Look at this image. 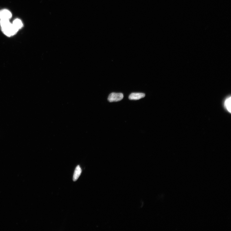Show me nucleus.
I'll list each match as a JSON object with an SVG mask.
<instances>
[{"label":"nucleus","instance_id":"obj_6","mask_svg":"<svg viewBox=\"0 0 231 231\" xmlns=\"http://www.w3.org/2000/svg\"><path fill=\"white\" fill-rule=\"evenodd\" d=\"M12 24L18 31L19 30V29L21 28L23 26V23L21 21L18 19L15 20Z\"/></svg>","mask_w":231,"mask_h":231},{"label":"nucleus","instance_id":"obj_2","mask_svg":"<svg viewBox=\"0 0 231 231\" xmlns=\"http://www.w3.org/2000/svg\"><path fill=\"white\" fill-rule=\"evenodd\" d=\"M123 97V94L121 93L112 92L109 95L108 100L110 102L118 101L121 100Z\"/></svg>","mask_w":231,"mask_h":231},{"label":"nucleus","instance_id":"obj_5","mask_svg":"<svg viewBox=\"0 0 231 231\" xmlns=\"http://www.w3.org/2000/svg\"><path fill=\"white\" fill-rule=\"evenodd\" d=\"M82 173V170L79 165L77 166L75 170L73 175V180L74 181H77Z\"/></svg>","mask_w":231,"mask_h":231},{"label":"nucleus","instance_id":"obj_1","mask_svg":"<svg viewBox=\"0 0 231 231\" xmlns=\"http://www.w3.org/2000/svg\"><path fill=\"white\" fill-rule=\"evenodd\" d=\"M2 29L4 33L9 37L14 35L18 31L11 23L4 28H2Z\"/></svg>","mask_w":231,"mask_h":231},{"label":"nucleus","instance_id":"obj_4","mask_svg":"<svg viewBox=\"0 0 231 231\" xmlns=\"http://www.w3.org/2000/svg\"><path fill=\"white\" fill-rule=\"evenodd\" d=\"M145 97V94L142 93H132L129 96V99L130 100H139Z\"/></svg>","mask_w":231,"mask_h":231},{"label":"nucleus","instance_id":"obj_7","mask_svg":"<svg viewBox=\"0 0 231 231\" xmlns=\"http://www.w3.org/2000/svg\"><path fill=\"white\" fill-rule=\"evenodd\" d=\"M231 97L227 98L224 102V106L227 110L231 113Z\"/></svg>","mask_w":231,"mask_h":231},{"label":"nucleus","instance_id":"obj_3","mask_svg":"<svg viewBox=\"0 0 231 231\" xmlns=\"http://www.w3.org/2000/svg\"><path fill=\"white\" fill-rule=\"evenodd\" d=\"M12 17V14L10 11L4 10L0 11V19H10Z\"/></svg>","mask_w":231,"mask_h":231}]
</instances>
